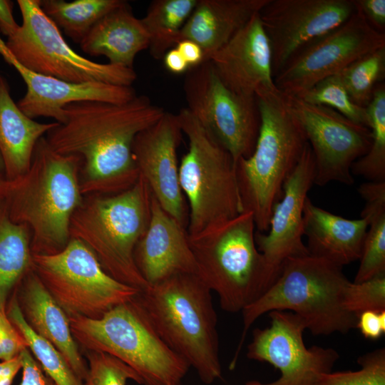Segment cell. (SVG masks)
<instances>
[{
	"mask_svg": "<svg viewBox=\"0 0 385 385\" xmlns=\"http://www.w3.org/2000/svg\"><path fill=\"white\" fill-rule=\"evenodd\" d=\"M144 95L123 103L86 101L64 108V120L46 134L58 153L81 159L83 195L114 194L133 186L139 178L132 147L136 135L165 113Z\"/></svg>",
	"mask_w": 385,
	"mask_h": 385,
	"instance_id": "6da1fadb",
	"label": "cell"
},
{
	"mask_svg": "<svg viewBox=\"0 0 385 385\" xmlns=\"http://www.w3.org/2000/svg\"><path fill=\"white\" fill-rule=\"evenodd\" d=\"M80 168L78 156L57 153L44 136L28 170L6 182L1 200L12 221L30 230L33 255L57 253L71 240V219L83 198Z\"/></svg>",
	"mask_w": 385,
	"mask_h": 385,
	"instance_id": "7a4b0ae2",
	"label": "cell"
},
{
	"mask_svg": "<svg viewBox=\"0 0 385 385\" xmlns=\"http://www.w3.org/2000/svg\"><path fill=\"white\" fill-rule=\"evenodd\" d=\"M135 297L158 335L203 383L222 377L211 291L196 274H173Z\"/></svg>",
	"mask_w": 385,
	"mask_h": 385,
	"instance_id": "3957f363",
	"label": "cell"
},
{
	"mask_svg": "<svg viewBox=\"0 0 385 385\" xmlns=\"http://www.w3.org/2000/svg\"><path fill=\"white\" fill-rule=\"evenodd\" d=\"M349 282L342 267L326 260L309 255L288 259L272 284L242 309V333L231 365L236 362L249 328L271 311H291L314 335L345 334L356 328L357 317L344 304Z\"/></svg>",
	"mask_w": 385,
	"mask_h": 385,
	"instance_id": "277c9868",
	"label": "cell"
},
{
	"mask_svg": "<svg viewBox=\"0 0 385 385\" xmlns=\"http://www.w3.org/2000/svg\"><path fill=\"white\" fill-rule=\"evenodd\" d=\"M152 192L140 175L131 188L114 194L83 195L70 222L71 238L83 242L115 279L144 290L134 251L150 218Z\"/></svg>",
	"mask_w": 385,
	"mask_h": 385,
	"instance_id": "5b68a950",
	"label": "cell"
},
{
	"mask_svg": "<svg viewBox=\"0 0 385 385\" xmlns=\"http://www.w3.org/2000/svg\"><path fill=\"white\" fill-rule=\"evenodd\" d=\"M256 98L261 118L258 138L252 155L237 161L235 172L244 211L252 212L257 231L266 232L308 142L279 91Z\"/></svg>",
	"mask_w": 385,
	"mask_h": 385,
	"instance_id": "8992f818",
	"label": "cell"
},
{
	"mask_svg": "<svg viewBox=\"0 0 385 385\" xmlns=\"http://www.w3.org/2000/svg\"><path fill=\"white\" fill-rule=\"evenodd\" d=\"M68 319L74 339L85 351L120 359L138 374L143 385H180L190 368L158 335L136 297L98 319Z\"/></svg>",
	"mask_w": 385,
	"mask_h": 385,
	"instance_id": "52a82bcc",
	"label": "cell"
},
{
	"mask_svg": "<svg viewBox=\"0 0 385 385\" xmlns=\"http://www.w3.org/2000/svg\"><path fill=\"white\" fill-rule=\"evenodd\" d=\"M189 143L179 164V181L188 203L190 237L221 225L244 212L230 153L186 108L176 114Z\"/></svg>",
	"mask_w": 385,
	"mask_h": 385,
	"instance_id": "ba28073f",
	"label": "cell"
},
{
	"mask_svg": "<svg viewBox=\"0 0 385 385\" xmlns=\"http://www.w3.org/2000/svg\"><path fill=\"white\" fill-rule=\"evenodd\" d=\"M253 214L244 211L232 220L189 242L196 274L219 297L221 308L235 313L263 292L264 260L255 239Z\"/></svg>",
	"mask_w": 385,
	"mask_h": 385,
	"instance_id": "9c48e42d",
	"label": "cell"
},
{
	"mask_svg": "<svg viewBox=\"0 0 385 385\" xmlns=\"http://www.w3.org/2000/svg\"><path fill=\"white\" fill-rule=\"evenodd\" d=\"M22 24L5 42L14 58L26 69L63 81L102 82L132 86L133 68L101 63L74 51L60 29L43 12L40 0H18Z\"/></svg>",
	"mask_w": 385,
	"mask_h": 385,
	"instance_id": "30bf717a",
	"label": "cell"
},
{
	"mask_svg": "<svg viewBox=\"0 0 385 385\" xmlns=\"http://www.w3.org/2000/svg\"><path fill=\"white\" fill-rule=\"evenodd\" d=\"M32 269L68 317L98 319L140 292L106 273L93 253L73 238L57 253L33 255Z\"/></svg>",
	"mask_w": 385,
	"mask_h": 385,
	"instance_id": "8fae6325",
	"label": "cell"
},
{
	"mask_svg": "<svg viewBox=\"0 0 385 385\" xmlns=\"http://www.w3.org/2000/svg\"><path fill=\"white\" fill-rule=\"evenodd\" d=\"M187 109L230 153L235 163L253 153L261 124L256 97L227 88L206 60L185 73Z\"/></svg>",
	"mask_w": 385,
	"mask_h": 385,
	"instance_id": "7c38bea8",
	"label": "cell"
},
{
	"mask_svg": "<svg viewBox=\"0 0 385 385\" xmlns=\"http://www.w3.org/2000/svg\"><path fill=\"white\" fill-rule=\"evenodd\" d=\"M281 94L312 150L315 162L314 184H353L351 166L371 147L369 128L350 120L330 108L307 103L295 96Z\"/></svg>",
	"mask_w": 385,
	"mask_h": 385,
	"instance_id": "4fadbf2b",
	"label": "cell"
},
{
	"mask_svg": "<svg viewBox=\"0 0 385 385\" xmlns=\"http://www.w3.org/2000/svg\"><path fill=\"white\" fill-rule=\"evenodd\" d=\"M382 47L385 33L374 29L356 9L344 24L297 51L274 77V82L280 93L296 96Z\"/></svg>",
	"mask_w": 385,
	"mask_h": 385,
	"instance_id": "5bb4252c",
	"label": "cell"
},
{
	"mask_svg": "<svg viewBox=\"0 0 385 385\" xmlns=\"http://www.w3.org/2000/svg\"><path fill=\"white\" fill-rule=\"evenodd\" d=\"M271 324L257 328L248 345L249 359L265 361L279 369L280 377L270 383L250 381L245 385H312L322 374L332 371L339 358L332 348H307L303 340L305 322L293 312H269Z\"/></svg>",
	"mask_w": 385,
	"mask_h": 385,
	"instance_id": "9a60e30c",
	"label": "cell"
},
{
	"mask_svg": "<svg viewBox=\"0 0 385 385\" xmlns=\"http://www.w3.org/2000/svg\"><path fill=\"white\" fill-rule=\"evenodd\" d=\"M355 11L354 0H268L259 16L270 43L273 76L300 48Z\"/></svg>",
	"mask_w": 385,
	"mask_h": 385,
	"instance_id": "2e32d148",
	"label": "cell"
},
{
	"mask_svg": "<svg viewBox=\"0 0 385 385\" xmlns=\"http://www.w3.org/2000/svg\"><path fill=\"white\" fill-rule=\"evenodd\" d=\"M314 177V155L307 143L284 185L282 198L273 208L268 230L255 231V243L265 265L262 293L276 280L288 259L309 255L302 241L303 207Z\"/></svg>",
	"mask_w": 385,
	"mask_h": 385,
	"instance_id": "e0dca14e",
	"label": "cell"
},
{
	"mask_svg": "<svg viewBox=\"0 0 385 385\" xmlns=\"http://www.w3.org/2000/svg\"><path fill=\"white\" fill-rule=\"evenodd\" d=\"M177 115L165 112L134 139L132 153L139 175L163 209L187 229L189 211L179 181L177 150L182 135Z\"/></svg>",
	"mask_w": 385,
	"mask_h": 385,
	"instance_id": "ac0fdd59",
	"label": "cell"
},
{
	"mask_svg": "<svg viewBox=\"0 0 385 385\" xmlns=\"http://www.w3.org/2000/svg\"><path fill=\"white\" fill-rule=\"evenodd\" d=\"M223 84L235 93L256 97L277 92L269 40L259 12L208 59Z\"/></svg>",
	"mask_w": 385,
	"mask_h": 385,
	"instance_id": "d6986e66",
	"label": "cell"
},
{
	"mask_svg": "<svg viewBox=\"0 0 385 385\" xmlns=\"http://www.w3.org/2000/svg\"><path fill=\"white\" fill-rule=\"evenodd\" d=\"M0 54L16 68L25 83L26 93L16 104L32 119L51 118L62 123L64 108L70 103L86 101L123 103L137 96L132 86L96 81L74 83L32 72L14 58L1 37Z\"/></svg>",
	"mask_w": 385,
	"mask_h": 385,
	"instance_id": "ffe728a7",
	"label": "cell"
},
{
	"mask_svg": "<svg viewBox=\"0 0 385 385\" xmlns=\"http://www.w3.org/2000/svg\"><path fill=\"white\" fill-rule=\"evenodd\" d=\"M135 265L148 285L178 273H197L187 229L152 196L148 227L134 251Z\"/></svg>",
	"mask_w": 385,
	"mask_h": 385,
	"instance_id": "44dd1931",
	"label": "cell"
},
{
	"mask_svg": "<svg viewBox=\"0 0 385 385\" xmlns=\"http://www.w3.org/2000/svg\"><path fill=\"white\" fill-rule=\"evenodd\" d=\"M19 284L18 303L28 326L52 344L83 381L87 374V365L72 335L68 316L32 268L24 275Z\"/></svg>",
	"mask_w": 385,
	"mask_h": 385,
	"instance_id": "7402d4cb",
	"label": "cell"
},
{
	"mask_svg": "<svg viewBox=\"0 0 385 385\" xmlns=\"http://www.w3.org/2000/svg\"><path fill=\"white\" fill-rule=\"evenodd\" d=\"M368 219L349 220L312 203L307 197L303 207V233L309 255L342 267L360 259Z\"/></svg>",
	"mask_w": 385,
	"mask_h": 385,
	"instance_id": "603a6c76",
	"label": "cell"
},
{
	"mask_svg": "<svg viewBox=\"0 0 385 385\" xmlns=\"http://www.w3.org/2000/svg\"><path fill=\"white\" fill-rule=\"evenodd\" d=\"M268 0H197L181 30L180 41L200 46L205 61L222 47Z\"/></svg>",
	"mask_w": 385,
	"mask_h": 385,
	"instance_id": "cb8c5ba5",
	"label": "cell"
},
{
	"mask_svg": "<svg viewBox=\"0 0 385 385\" xmlns=\"http://www.w3.org/2000/svg\"><path fill=\"white\" fill-rule=\"evenodd\" d=\"M79 45L89 56H103L109 63L133 68L137 54L149 47V38L140 19L124 1L103 16Z\"/></svg>",
	"mask_w": 385,
	"mask_h": 385,
	"instance_id": "d4e9b609",
	"label": "cell"
},
{
	"mask_svg": "<svg viewBox=\"0 0 385 385\" xmlns=\"http://www.w3.org/2000/svg\"><path fill=\"white\" fill-rule=\"evenodd\" d=\"M58 123H40L25 115L11 96L7 80L0 74V153L8 180L29 168L38 141Z\"/></svg>",
	"mask_w": 385,
	"mask_h": 385,
	"instance_id": "484cf974",
	"label": "cell"
},
{
	"mask_svg": "<svg viewBox=\"0 0 385 385\" xmlns=\"http://www.w3.org/2000/svg\"><path fill=\"white\" fill-rule=\"evenodd\" d=\"M358 192L364 200L361 216L367 217L368 228L354 283L385 275V181L364 183Z\"/></svg>",
	"mask_w": 385,
	"mask_h": 385,
	"instance_id": "4316f807",
	"label": "cell"
},
{
	"mask_svg": "<svg viewBox=\"0 0 385 385\" xmlns=\"http://www.w3.org/2000/svg\"><path fill=\"white\" fill-rule=\"evenodd\" d=\"M31 235L27 226L12 221L0 200V310L11 290L32 268Z\"/></svg>",
	"mask_w": 385,
	"mask_h": 385,
	"instance_id": "83f0119b",
	"label": "cell"
},
{
	"mask_svg": "<svg viewBox=\"0 0 385 385\" xmlns=\"http://www.w3.org/2000/svg\"><path fill=\"white\" fill-rule=\"evenodd\" d=\"M197 0H155L140 19L149 38L150 53L163 59L165 53L180 41L182 28Z\"/></svg>",
	"mask_w": 385,
	"mask_h": 385,
	"instance_id": "f1b7e54d",
	"label": "cell"
},
{
	"mask_svg": "<svg viewBox=\"0 0 385 385\" xmlns=\"http://www.w3.org/2000/svg\"><path fill=\"white\" fill-rule=\"evenodd\" d=\"M122 0H40L43 12L76 43L106 14L120 6Z\"/></svg>",
	"mask_w": 385,
	"mask_h": 385,
	"instance_id": "f546056e",
	"label": "cell"
},
{
	"mask_svg": "<svg viewBox=\"0 0 385 385\" xmlns=\"http://www.w3.org/2000/svg\"><path fill=\"white\" fill-rule=\"evenodd\" d=\"M7 316L25 339L29 349L44 372L56 385H83V381L76 374L61 354L28 326L16 297L11 299Z\"/></svg>",
	"mask_w": 385,
	"mask_h": 385,
	"instance_id": "4dcf8cb0",
	"label": "cell"
},
{
	"mask_svg": "<svg viewBox=\"0 0 385 385\" xmlns=\"http://www.w3.org/2000/svg\"><path fill=\"white\" fill-rule=\"evenodd\" d=\"M368 125L371 133L369 152L351 166L352 175L369 181H385V85L379 83L366 108Z\"/></svg>",
	"mask_w": 385,
	"mask_h": 385,
	"instance_id": "1f68e13d",
	"label": "cell"
},
{
	"mask_svg": "<svg viewBox=\"0 0 385 385\" xmlns=\"http://www.w3.org/2000/svg\"><path fill=\"white\" fill-rule=\"evenodd\" d=\"M338 73L351 101L366 108L385 77V47L362 56Z\"/></svg>",
	"mask_w": 385,
	"mask_h": 385,
	"instance_id": "d6a6232c",
	"label": "cell"
},
{
	"mask_svg": "<svg viewBox=\"0 0 385 385\" xmlns=\"http://www.w3.org/2000/svg\"><path fill=\"white\" fill-rule=\"evenodd\" d=\"M295 96L311 104L330 108L350 120L369 128L366 109L351 101L339 73L321 80Z\"/></svg>",
	"mask_w": 385,
	"mask_h": 385,
	"instance_id": "836d02e7",
	"label": "cell"
},
{
	"mask_svg": "<svg viewBox=\"0 0 385 385\" xmlns=\"http://www.w3.org/2000/svg\"><path fill=\"white\" fill-rule=\"evenodd\" d=\"M357 371L326 372L312 385H385V349L380 348L358 359Z\"/></svg>",
	"mask_w": 385,
	"mask_h": 385,
	"instance_id": "e575fe53",
	"label": "cell"
},
{
	"mask_svg": "<svg viewBox=\"0 0 385 385\" xmlns=\"http://www.w3.org/2000/svg\"><path fill=\"white\" fill-rule=\"evenodd\" d=\"M88 361L83 385H126L128 380L143 384L138 374L128 365L108 354L86 351Z\"/></svg>",
	"mask_w": 385,
	"mask_h": 385,
	"instance_id": "d590c367",
	"label": "cell"
},
{
	"mask_svg": "<svg viewBox=\"0 0 385 385\" xmlns=\"http://www.w3.org/2000/svg\"><path fill=\"white\" fill-rule=\"evenodd\" d=\"M344 307L358 315L365 311L385 310V275L360 282H349L344 294Z\"/></svg>",
	"mask_w": 385,
	"mask_h": 385,
	"instance_id": "8d00e7d4",
	"label": "cell"
},
{
	"mask_svg": "<svg viewBox=\"0 0 385 385\" xmlns=\"http://www.w3.org/2000/svg\"><path fill=\"white\" fill-rule=\"evenodd\" d=\"M26 348L29 346L24 337L10 321L5 309L0 310V360L11 359Z\"/></svg>",
	"mask_w": 385,
	"mask_h": 385,
	"instance_id": "74e56055",
	"label": "cell"
},
{
	"mask_svg": "<svg viewBox=\"0 0 385 385\" xmlns=\"http://www.w3.org/2000/svg\"><path fill=\"white\" fill-rule=\"evenodd\" d=\"M21 361L22 379L20 385H56L44 372L29 348L19 354Z\"/></svg>",
	"mask_w": 385,
	"mask_h": 385,
	"instance_id": "f35d334b",
	"label": "cell"
},
{
	"mask_svg": "<svg viewBox=\"0 0 385 385\" xmlns=\"http://www.w3.org/2000/svg\"><path fill=\"white\" fill-rule=\"evenodd\" d=\"M354 3L374 29L385 33V0H354Z\"/></svg>",
	"mask_w": 385,
	"mask_h": 385,
	"instance_id": "ab89813d",
	"label": "cell"
},
{
	"mask_svg": "<svg viewBox=\"0 0 385 385\" xmlns=\"http://www.w3.org/2000/svg\"><path fill=\"white\" fill-rule=\"evenodd\" d=\"M356 327L364 337L379 339L385 332V310L365 311L361 313L357 317Z\"/></svg>",
	"mask_w": 385,
	"mask_h": 385,
	"instance_id": "60d3db41",
	"label": "cell"
},
{
	"mask_svg": "<svg viewBox=\"0 0 385 385\" xmlns=\"http://www.w3.org/2000/svg\"><path fill=\"white\" fill-rule=\"evenodd\" d=\"M175 48L181 53L189 67H195L205 61L202 50L196 43L183 39L179 41Z\"/></svg>",
	"mask_w": 385,
	"mask_h": 385,
	"instance_id": "b9f144b4",
	"label": "cell"
},
{
	"mask_svg": "<svg viewBox=\"0 0 385 385\" xmlns=\"http://www.w3.org/2000/svg\"><path fill=\"white\" fill-rule=\"evenodd\" d=\"M13 1L0 0V32L7 37L12 35L19 26L13 16Z\"/></svg>",
	"mask_w": 385,
	"mask_h": 385,
	"instance_id": "7bdbcfd3",
	"label": "cell"
},
{
	"mask_svg": "<svg viewBox=\"0 0 385 385\" xmlns=\"http://www.w3.org/2000/svg\"><path fill=\"white\" fill-rule=\"evenodd\" d=\"M163 60L165 68L170 72L175 74L186 73L190 68L175 47L168 50L164 55Z\"/></svg>",
	"mask_w": 385,
	"mask_h": 385,
	"instance_id": "ee69618b",
	"label": "cell"
},
{
	"mask_svg": "<svg viewBox=\"0 0 385 385\" xmlns=\"http://www.w3.org/2000/svg\"><path fill=\"white\" fill-rule=\"evenodd\" d=\"M20 369L21 361L19 355L9 360L0 361V381L8 377H15Z\"/></svg>",
	"mask_w": 385,
	"mask_h": 385,
	"instance_id": "f6af8a7d",
	"label": "cell"
},
{
	"mask_svg": "<svg viewBox=\"0 0 385 385\" xmlns=\"http://www.w3.org/2000/svg\"><path fill=\"white\" fill-rule=\"evenodd\" d=\"M8 181L4 163L0 153V200L2 199L5 185Z\"/></svg>",
	"mask_w": 385,
	"mask_h": 385,
	"instance_id": "bcb514c9",
	"label": "cell"
}]
</instances>
